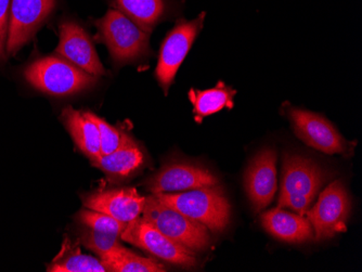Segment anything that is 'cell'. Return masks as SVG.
I'll return each mask as SVG.
<instances>
[{
  "label": "cell",
  "mask_w": 362,
  "mask_h": 272,
  "mask_svg": "<svg viewBox=\"0 0 362 272\" xmlns=\"http://www.w3.org/2000/svg\"><path fill=\"white\" fill-rule=\"evenodd\" d=\"M331 175L314 160L284 153L278 207L305 216Z\"/></svg>",
  "instance_id": "6da1fadb"
},
{
  "label": "cell",
  "mask_w": 362,
  "mask_h": 272,
  "mask_svg": "<svg viewBox=\"0 0 362 272\" xmlns=\"http://www.w3.org/2000/svg\"><path fill=\"white\" fill-rule=\"evenodd\" d=\"M62 121L77 147L88 156L91 161L101 155L100 136L97 125L85 115L84 112L73 107H65L62 111Z\"/></svg>",
  "instance_id": "e0dca14e"
},
{
  "label": "cell",
  "mask_w": 362,
  "mask_h": 272,
  "mask_svg": "<svg viewBox=\"0 0 362 272\" xmlns=\"http://www.w3.org/2000/svg\"><path fill=\"white\" fill-rule=\"evenodd\" d=\"M56 8V0H11L6 52L13 56L32 40Z\"/></svg>",
  "instance_id": "30bf717a"
},
{
  "label": "cell",
  "mask_w": 362,
  "mask_h": 272,
  "mask_svg": "<svg viewBox=\"0 0 362 272\" xmlns=\"http://www.w3.org/2000/svg\"><path fill=\"white\" fill-rule=\"evenodd\" d=\"M205 12L192 21L180 19L163 40L158 56L156 77L163 91L168 95L179 68L192 48L193 42L204 25Z\"/></svg>",
  "instance_id": "8992f818"
},
{
  "label": "cell",
  "mask_w": 362,
  "mask_h": 272,
  "mask_svg": "<svg viewBox=\"0 0 362 272\" xmlns=\"http://www.w3.org/2000/svg\"><path fill=\"white\" fill-rule=\"evenodd\" d=\"M26 82L47 95L66 97L95 86L97 77L61 57H46L30 63L24 71Z\"/></svg>",
  "instance_id": "277c9868"
},
{
  "label": "cell",
  "mask_w": 362,
  "mask_h": 272,
  "mask_svg": "<svg viewBox=\"0 0 362 272\" xmlns=\"http://www.w3.org/2000/svg\"><path fill=\"white\" fill-rule=\"evenodd\" d=\"M142 217L163 235L194 254L205 251L211 245V231L207 227L163 204L153 194L146 198Z\"/></svg>",
  "instance_id": "5b68a950"
},
{
  "label": "cell",
  "mask_w": 362,
  "mask_h": 272,
  "mask_svg": "<svg viewBox=\"0 0 362 272\" xmlns=\"http://www.w3.org/2000/svg\"><path fill=\"white\" fill-rule=\"evenodd\" d=\"M351 211V198L343 182L337 180L329 184L306 214L314 229L315 237L320 241L345 232Z\"/></svg>",
  "instance_id": "52a82bcc"
},
{
  "label": "cell",
  "mask_w": 362,
  "mask_h": 272,
  "mask_svg": "<svg viewBox=\"0 0 362 272\" xmlns=\"http://www.w3.org/2000/svg\"><path fill=\"white\" fill-rule=\"evenodd\" d=\"M288 117L293 131L309 147L327 154L349 155L355 143L341 137L337 128L322 115L290 107Z\"/></svg>",
  "instance_id": "9c48e42d"
},
{
  "label": "cell",
  "mask_w": 362,
  "mask_h": 272,
  "mask_svg": "<svg viewBox=\"0 0 362 272\" xmlns=\"http://www.w3.org/2000/svg\"><path fill=\"white\" fill-rule=\"evenodd\" d=\"M117 237V235L111 233L100 232L87 228L81 233V241L87 249L95 252L99 256H103L121 247Z\"/></svg>",
  "instance_id": "cb8c5ba5"
},
{
  "label": "cell",
  "mask_w": 362,
  "mask_h": 272,
  "mask_svg": "<svg viewBox=\"0 0 362 272\" xmlns=\"http://www.w3.org/2000/svg\"><path fill=\"white\" fill-rule=\"evenodd\" d=\"M77 217L79 223H83L86 228L100 231V232L111 233L117 237L122 235L127 226L126 223H121L105 213L89 210L86 207L79 212Z\"/></svg>",
  "instance_id": "7402d4cb"
},
{
  "label": "cell",
  "mask_w": 362,
  "mask_h": 272,
  "mask_svg": "<svg viewBox=\"0 0 362 272\" xmlns=\"http://www.w3.org/2000/svg\"><path fill=\"white\" fill-rule=\"evenodd\" d=\"M10 3L11 0H0V62L7 58L8 30H9Z\"/></svg>",
  "instance_id": "d4e9b609"
},
{
  "label": "cell",
  "mask_w": 362,
  "mask_h": 272,
  "mask_svg": "<svg viewBox=\"0 0 362 272\" xmlns=\"http://www.w3.org/2000/svg\"><path fill=\"white\" fill-rule=\"evenodd\" d=\"M262 225L269 235L288 243H303L314 239V229L306 217L276 207L262 215Z\"/></svg>",
  "instance_id": "9a60e30c"
},
{
  "label": "cell",
  "mask_w": 362,
  "mask_h": 272,
  "mask_svg": "<svg viewBox=\"0 0 362 272\" xmlns=\"http://www.w3.org/2000/svg\"><path fill=\"white\" fill-rule=\"evenodd\" d=\"M276 150L266 148L254 156L246 170L244 186L255 213L265 210L276 196Z\"/></svg>",
  "instance_id": "7c38bea8"
},
{
  "label": "cell",
  "mask_w": 362,
  "mask_h": 272,
  "mask_svg": "<svg viewBox=\"0 0 362 272\" xmlns=\"http://www.w3.org/2000/svg\"><path fill=\"white\" fill-rule=\"evenodd\" d=\"M83 203L89 210L105 213L127 225L142 214L146 198L140 196L135 188L112 189L95 191Z\"/></svg>",
  "instance_id": "5bb4252c"
},
{
  "label": "cell",
  "mask_w": 362,
  "mask_h": 272,
  "mask_svg": "<svg viewBox=\"0 0 362 272\" xmlns=\"http://www.w3.org/2000/svg\"><path fill=\"white\" fill-rule=\"evenodd\" d=\"M49 272H107L105 266L99 259L81 253L78 245L65 239L60 253L47 268Z\"/></svg>",
  "instance_id": "ffe728a7"
},
{
  "label": "cell",
  "mask_w": 362,
  "mask_h": 272,
  "mask_svg": "<svg viewBox=\"0 0 362 272\" xmlns=\"http://www.w3.org/2000/svg\"><path fill=\"white\" fill-rule=\"evenodd\" d=\"M100 261L112 272H164L165 266L152 259L136 255L124 247H117L105 255Z\"/></svg>",
  "instance_id": "44dd1931"
},
{
  "label": "cell",
  "mask_w": 362,
  "mask_h": 272,
  "mask_svg": "<svg viewBox=\"0 0 362 272\" xmlns=\"http://www.w3.org/2000/svg\"><path fill=\"white\" fill-rule=\"evenodd\" d=\"M84 113L89 119H91L97 125L99 136H100L101 155L117 151L123 145L128 134L117 129V128L110 125L107 121L97 117L91 112H84Z\"/></svg>",
  "instance_id": "603a6c76"
},
{
  "label": "cell",
  "mask_w": 362,
  "mask_h": 272,
  "mask_svg": "<svg viewBox=\"0 0 362 272\" xmlns=\"http://www.w3.org/2000/svg\"><path fill=\"white\" fill-rule=\"evenodd\" d=\"M112 6L149 34L168 11L165 0H112Z\"/></svg>",
  "instance_id": "ac0fdd59"
},
{
  "label": "cell",
  "mask_w": 362,
  "mask_h": 272,
  "mask_svg": "<svg viewBox=\"0 0 362 272\" xmlns=\"http://www.w3.org/2000/svg\"><path fill=\"white\" fill-rule=\"evenodd\" d=\"M163 204L204 225L213 233H221L229 226L231 205L223 187H204L178 194H153Z\"/></svg>",
  "instance_id": "7a4b0ae2"
},
{
  "label": "cell",
  "mask_w": 362,
  "mask_h": 272,
  "mask_svg": "<svg viewBox=\"0 0 362 272\" xmlns=\"http://www.w3.org/2000/svg\"><path fill=\"white\" fill-rule=\"evenodd\" d=\"M235 93V89L223 82H218L216 86L207 90L191 88L188 95L193 105L195 121L201 123L204 117L215 114L225 107L233 109Z\"/></svg>",
  "instance_id": "d6986e66"
},
{
  "label": "cell",
  "mask_w": 362,
  "mask_h": 272,
  "mask_svg": "<svg viewBox=\"0 0 362 272\" xmlns=\"http://www.w3.org/2000/svg\"><path fill=\"white\" fill-rule=\"evenodd\" d=\"M218 184V178L204 166L189 162H173L163 166L148 182L152 194H178Z\"/></svg>",
  "instance_id": "8fae6325"
},
{
  "label": "cell",
  "mask_w": 362,
  "mask_h": 272,
  "mask_svg": "<svg viewBox=\"0 0 362 272\" xmlns=\"http://www.w3.org/2000/svg\"><path fill=\"white\" fill-rule=\"evenodd\" d=\"M98 40L109 49L114 64L125 66L151 54L150 34L117 9H110L105 17L95 21Z\"/></svg>",
  "instance_id": "3957f363"
},
{
  "label": "cell",
  "mask_w": 362,
  "mask_h": 272,
  "mask_svg": "<svg viewBox=\"0 0 362 272\" xmlns=\"http://www.w3.org/2000/svg\"><path fill=\"white\" fill-rule=\"evenodd\" d=\"M93 165L100 168L113 179H125L139 172L146 163V156L139 146L127 135L123 145L105 155L93 160Z\"/></svg>",
  "instance_id": "2e32d148"
},
{
  "label": "cell",
  "mask_w": 362,
  "mask_h": 272,
  "mask_svg": "<svg viewBox=\"0 0 362 272\" xmlns=\"http://www.w3.org/2000/svg\"><path fill=\"white\" fill-rule=\"evenodd\" d=\"M119 237L125 242L135 245L173 265L182 268H193L197 265L193 252L163 235L142 216L127 223Z\"/></svg>",
  "instance_id": "ba28073f"
},
{
  "label": "cell",
  "mask_w": 362,
  "mask_h": 272,
  "mask_svg": "<svg viewBox=\"0 0 362 272\" xmlns=\"http://www.w3.org/2000/svg\"><path fill=\"white\" fill-rule=\"evenodd\" d=\"M56 54L93 76L107 73L88 33L74 21H64L60 25V42Z\"/></svg>",
  "instance_id": "4fadbf2b"
}]
</instances>
